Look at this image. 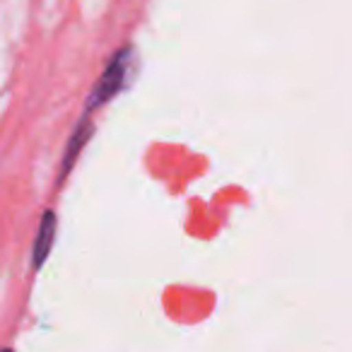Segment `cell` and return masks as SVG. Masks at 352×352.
<instances>
[{
  "instance_id": "obj_4",
  "label": "cell",
  "mask_w": 352,
  "mask_h": 352,
  "mask_svg": "<svg viewBox=\"0 0 352 352\" xmlns=\"http://www.w3.org/2000/svg\"><path fill=\"white\" fill-rule=\"evenodd\" d=\"M0 352H12L10 347H0Z\"/></svg>"
},
{
  "instance_id": "obj_2",
  "label": "cell",
  "mask_w": 352,
  "mask_h": 352,
  "mask_svg": "<svg viewBox=\"0 0 352 352\" xmlns=\"http://www.w3.org/2000/svg\"><path fill=\"white\" fill-rule=\"evenodd\" d=\"M94 135V123L89 116H85L78 121V126H75V131L70 133L68 142H65V150H63V157H60V169H58V184L65 182L70 176V171H73L75 162H78V157L82 155V150L87 147L89 138Z\"/></svg>"
},
{
  "instance_id": "obj_3",
  "label": "cell",
  "mask_w": 352,
  "mask_h": 352,
  "mask_svg": "<svg viewBox=\"0 0 352 352\" xmlns=\"http://www.w3.org/2000/svg\"><path fill=\"white\" fill-rule=\"evenodd\" d=\"M56 230H58V217H56L54 210H46L44 215H41L34 246H32V268L34 270H39L41 265L46 263V258H49L51 249H54V241H56Z\"/></svg>"
},
{
  "instance_id": "obj_1",
  "label": "cell",
  "mask_w": 352,
  "mask_h": 352,
  "mask_svg": "<svg viewBox=\"0 0 352 352\" xmlns=\"http://www.w3.org/2000/svg\"><path fill=\"white\" fill-rule=\"evenodd\" d=\"M133 60V46H123L116 54L109 58V63L104 65L102 75L94 82L92 92H89L87 102H85V116H92V111L102 109L104 104H109L118 92L123 89L128 78V70H131Z\"/></svg>"
}]
</instances>
